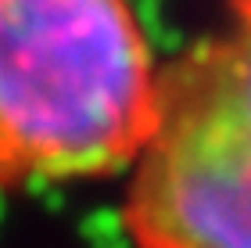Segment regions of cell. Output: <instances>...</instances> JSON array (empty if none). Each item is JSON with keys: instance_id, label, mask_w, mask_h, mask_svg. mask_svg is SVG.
<instances>
[{"instance_id": "cell-1", "label": "cell", "mask_w": 251, "mask_h": 248, "mask_svg": "<svg viewBox=\"0 0 251 248\" xmlns=\"http://www.w3.org/2000/svg\"><path fill=\"white\" fill-rule=\"evenodd\" d=\"M158 69L129 0H0V187L129 169Z\"/></svg>"}, {"instance_id": "cell-2", "label": "cell", "mask_w": 251, "mask_h": 248, "mask_svg": "<svg viewBox=\"0 0 251 248\" xmlns=\"http://www.w3.org/2000/svg\"><path fill=\"white\" fill-rule=\"evenodd\" d=\"M122 227L133 248H251V0L158 69Z\"/></svg>"}]
</instances>
